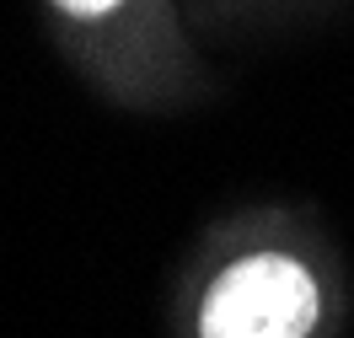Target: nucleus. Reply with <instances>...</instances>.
Instances as JSON below:
<instances>
[{"label":"nucleus","mask_w":354,"mask_h":338,"mask_svg":"<svg viewBox=\"0 0 354 338\" xmlns=\"http://www.w3.org/2000/svg\"><path fill=\"white\" fill-rule=\"evenodd\" d=\"M59 22L129 54L134 70H183V38L167 32V0H48Z\"/></svg>","instance_id":"2"},{"label":"nucleus","mask_w":354,"mask_h":338,"mask_svg":"<svg viewBox=\"0 0 354 338\" xmlns=\"http://www.w3.org/2000/svg\"><path fill=\"white\" fill-rule=\"evenodd\" d=\"M333 279L306 236L242 231L221 242L188 295V338H322Z\"/></svg>","instance_id":"1"}]
</instances>
